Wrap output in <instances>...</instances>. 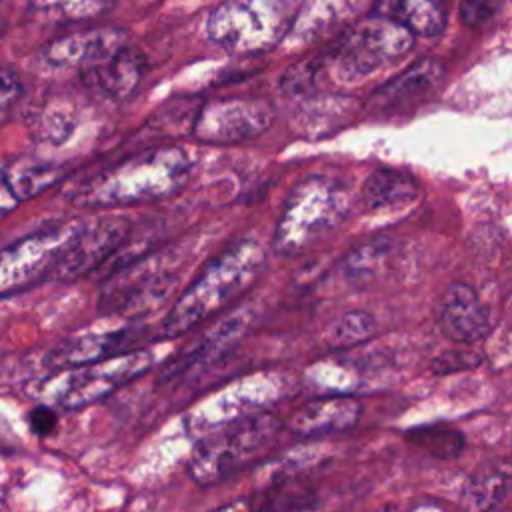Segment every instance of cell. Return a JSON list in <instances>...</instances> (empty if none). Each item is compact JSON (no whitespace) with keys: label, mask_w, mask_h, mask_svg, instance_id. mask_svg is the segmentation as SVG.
Masks as SVG:
<instances>
[{"label":"cell","mask_w":512,"mask_h":512,"mask_svg":"<svg viewBox=\"0 0 512 512\" xmlns=\"http://www.w3.org/2000/svg\"><path fill=\"white\" fill-rule=\"evenodd\" d=\"M316 68L310 62H298L296 66H292L290 70H286V74L282 76V90L286 94H300L306 88H310L312 80H314Z\"/></svg>","instance_id":"cell-29"},{"label":"cell","mask_w":512,"mask_h":512,"mask_svg":"<svg viewBox=\"0 0 512 512\" xmlns=\"http://www.w3.org/2000/svg\"><path fill=\"white\" fill-rule=\"evenodd\" d=\"M278 426V420L270 414H252L226 424L222 430L208 432L188 460L192 480L210 486L230 478L258 456Z\"/></svg>","instance_id":"cell-6"},{"label":"cell","mask_w":512,"mask_h":512,"mask_svg":"<svg viewBox=\"0 0 512 512\" xmlns=\"http://www.w3.org/2000/svg\"><path fill=\"white\" fill-rule=\"evenodd\" d=\"M126 46V32L122 28L98 26L84 28L56 38L42 48L40 60L50 68H74L84 72L108 60Z\"/></svg>","instance_id":"cell-13"},{"label":"cell","mask_w":512,"mask_h":512,"mask_svg":"<svg viewBox=\"0 0 512 512\" xmlns=\"http://www.w3.org/2000/svg\"><path fill=\"white\" fill-rule=\"evenodd\" d=\"M266 266L264 248L252 240H236L214 256L182 290L160 324L162 338L184 336L210 320L248 290Z\"/></svg>","instance_id":"cell-2"},{"label":"cell","mask_w":512,"mask_h":512,"mask_svg":"<svg viewBox=\"0 0 512 512\" xmlns=\"http://www.w3.org/2000/svg\"><path fill=\"white\" fill-rule=\"evenodd\" d=\"M246 326H248V318L242 312L232 314V316L224 318L222 322H216L204 334H200V338H196L186 348H182L180 354L174 356L164 366L162 380H170L174 376H180V374L196 368L198 364L218 358L244 334Z\"/></svg>","instance_id":"cell-17"},{"label":"cell","mask_w":512,"mask_h":512,"mask_svg":"<svg viewBox=\"0 0 512 512\" xmlns=\"http://www.w3.org/2000/svg\"><path fill=\"white\" fill-rule=\"evenodd\" d=\"M20 202H22V198L14 188L10 166H8V162H4V164H0V220L8 212H12Z\"/></svg>","instance_id":"cell-31"},{"label":"cell","mask_w":512,"mask_h":512,"mask_svg":"<svg viewBox=\"0 0 512 512\" xmlns=\"http://www.w3.org/2000/svg\"><path fill=\"white\" fill-rule=\"evenodd\" d=\"M272 118L274 108L268 100L250 96L216 98L194 112L190 134L204 144H240L266 132Z\"/></svg>","instance_id":"cell-9"},{"label":"cell","mask_w":512,"mask_h":512,"mask_svg":"<svg viewBox=\"0 0 512 512\" xmlns=\"http://www.w3.org/2000/svg\"><path fill=\"white\" fill-rule=\"evenodd\" d=\"M418 180L398 168L380 166L368 174L360 188V204L364 210L398 208L410 204L418 196Z\"/></svg>","instance_id":"cell-19"},{"label":"cell","mask_w":512,"mask_h":512,"mask_svg":"<svg viewBox=\"0 0 512 512\" xmlns=\"http://www.w3.org/2000/svg\"><path fill=\"white\" fill-rule=\"evenodd\" d=\"M362 418V402L336 394V396H322L308 400L294 408L288 416V430L296 436L314 438L350 430Z\"/></svg>","instance_id":"cell-15"},{"label":"cell","mask_w":512,"mask_h":512,"mask_svg":"<svg viewBox=\"0 0 512 512\" xmlns=\"http://www.w3.org/2000/svg\"><path fill=\"white\" fill-rule=\"evenodd\" d=\"M84 82L98 92L106 94L108 98L122 100L130 96L136 86L140 84V78L144 74V60L140 54H136L128 44L120 48L116 54H112L108 60L100 62L94 68H88L80 72Z\"/></svg>","instance_id":"cell-18"},{"label":"cell","mask_w":512,"mask_h":512,"mask_svg":"<svg viewBox=\"0 0 512 512\" xmlns=\"http://www.w3.org/2000/svg\"><path fill=\"white\" fill-rule=\"evenodd\" d=\"M28 424L36 436H50L58 426V416L50 404L40 402L28 412Z\"/></svg>","instance_id":"cell-30"},{"label":"cell","mask_w":512,"mask_h":512,"mask_svg":"<svg viewBox=\"0 0 512 512\" xmlns=\"http://www.w3.org/2000/svg\"><path fill=\"white\" fill-rule=\"evenodd\" d=\"M300 0H224L208 18L210 40L236 54H260L280 44Z\"/></svg>","instance_id":"cell-5"},{"label":"cell","mask_w":512,"mask_h":512,"mask_svg":"<svg viewBox=\"0 0 512 512\" xmlns=\"http://www.w3.org/2000/svg\"><path fill=\"white\" fill-rule=\"evenodd\" d=\"M114 0H30V12L54 24L90 22L104 16Z\"/></svg>","instance_id":"cell-22"},{"label":"cell","mask_w":512,"mask_h":512,"mask_svg":"<svg viewBox=\"0 0 512 512\" xmlns=\"http://www.w3.org/2000/svg\"><path fill=\"white\" fill-rule=\"evenodd\" d=\"M494 8V0H462L460 14L468 26H478L494 14Z\"/></svg>","instance_id":"cell-32"},{"label":"cell","mask_w":512,"mask_h":512,"mask_svg":"<svg viewBox=\"0 0 512 512\" xmlns=\"http://www.w3.org/2000/svg\"><path fill=\"white\" fill-rule=\"evenodd\" d=\"M152 362L154 358L148 350L132 348L90 364L54 370L34 386L32 394L50 406L78 410L136 380L152 368Z\"/></svg>","instance_id":"cell-4"},{"label":"cell","mask_w":512,"mask_h":512,"mask_svg":"<svg viewBox=\"0 0 512 512\" xmlns=\"http://www.w3.org/2000/svg\"><path fill=\"white\" fill-rule=\"evenodd\" d=\"M20 94H22V84L18 74L10 68H0V126L8 118Z\"/></svg>","instance_id":"cell-28"},{"label":"cell","mask_w":512,"mask_h":512,"mask_svg":"<svg viewBox=\"0 0 512 512\" xmlns=\"http://www.w3.org/2000/svg\"><path fill=\"white\" fill-rule=\"evenodd\" d=\"M510 492V474L506 468H486L468 478L462 488V504L468 510H494Z\"/></svg>","instance_id":"cell-21"},{"label":"cell","mask_w":512,"mask_h":512,"mask_svg":"<svg viewBox=\"0 0 512 512\" xmlns=\"http://www.w3.org/2000/svg\"><path fill=\"white\" fill-rule=\"evenodd\" d=\"M352 198L344 182L328 174H310L288 192L276 230L272 250L278 256H298L328 234L350 214Z\"/></svg>","instance_id":"cell-3"},{"label":"cell","mask_w":512,"mask_h":512,"mask_svg":"<svg viewBox=\"0 0 512 512\" xmlns=\"http://www.w3.org/2000/svg\"><path fill=\"white\" fill-rule=\"evenodd\" d=\"M414 34L392 16L372 14L354 24L332 52L334 76L340 82H358L408 54Z\"/></svg>","instance_id":"cell-7"},{"label":"cell","mask_w":512,"mask_h":512,"mask_svg":"<svg viewBox=\"0 0 512 512\" xmlns=\"http://www.w3.org/2000/svg\"><path fill=\"white\" fill-rule=\"evenodd\" d=\"M360 2L362 0H300L286 36L298 42H308L352 16Z\"/></svg>","instance_id":"cell-20"},{"label":"cell","mask_w":512,"mask_h":512,"mask_svg":"<svg viewBox=\"0 0 512 512\" xmlns=\"http://www.w3.org/2000/svg\"><path fill=\"white\" fill-rule=\"evenodd\" d=\"M440 332L454 344L470 346L488 336L492 318L488 306L468 284L456 282L444 290L436 306Z\"/></svg>","instance_id":"cell-14"},{"label":"cell","mask_w":512,"mask_h":512,"mask_svg":"<svg viewBox=\"0 0 512 512\" xmlns=\"http://www.w3.org/2000/svg\"><path fill=\"white\" fill-rule=\"evenodd\" d=\"M100 294V308L108 312L146 310L160 302L172 288L176 276L162 270L156 258L132 260L112 274Z\"/></svg>","instance_id":"cell-10"},{"label":"cell","mask_w":512,"mask_h":512,"mask_svg":"<svg viewBox=\"0 0 512 512\" xmlns=\"http://www.w3.org/2000/svg\"><path fill=\"white\" fill-rule=\"evenodd\" d=\"M406 440L440 460H452L460 456L466 444L464 436L456 428L446 424H428L412 428L406 432Z\"/></svg>","instance_id":"cell-24"},{"label":"cell","mask_w":512,"mask_h":512,"mask_svg":"<svg viewBox=\"0 0 512 512\" xmlns=\"http://www.w3.org/2000/svg\"><path fill=\"white\" fill-rule=\"evenodd\" d=\"M84 220L62 222L38 230L0 250V296L26 290L52 278L56 264L68 250Z\"/></svg>","instance_id":"cell-8"},{"label":"cell","mask_w":512,"mask_h":512,"mask_svg":"<svg viewBox=\"0 0 512 512\" xmlns=\"http://www.w3.org/2000/svg\"><path fill=\"white\" fill-rule=\"evenodd\" d=\"M444 64L436 58H420L398 76L376 88L366 106L372 114L394 116L430 100L444 80Z\"/></svg>","instance_id":"cell-12"},{"label":"cell","mask_w":512,"mask_h":512,"mask_svg":"<svg viewBox=\"0 0 512 512\" xmlns=\"http://www.w3.org/2000/svg\"><path fill=\"white\" fill-rule=\"evenodd\" d=\"M134 342H136L134 328L72 336L46 352L44 366L50 370H60V368L90 364V362L104 360L108 356L132 350Z\"/></svg>","instance_id":"cell-16"},{"label":"cell","mask_w":512,"mask_h":512,"mask_svg":"<svg viewBox=\"0 0 512 512\" xmlns=\"http://www.w3.org/2000/svg\"><path fill=\"white\" fill-rule=\"evenodd\" d=\"M382 256H384V244H380V242L366 244V246L358 248L354 254H350L346 274L350 278H368V274L374 272V266Z\"/></svg>","instance_id":"cell-27"},{"label":"cell","mask_w":512,"mask_h":512,"mask_svg":"<svg viewBox=\"0 0 512 512\" xmlns=\"http://www.w3.org/2000/svg\"><path fill=\"white\" fill-rule=\"evenodd\" d=\"M188 154L172 144L124 158L70 190L68 200L86 208L150 204L176 194L190 178Z\"/></svg>","instance_id":"cell-1"},{"label":"cell","mask_w":512,"mask_h":512,"mask_svg":"<svg viewBox=\"0 0 512 512\" xmlns=\"http://www.w3.org/2000/svg\"><path fill=\"white\" fill-rule=\"evenodd\" d=\"M376 332V320L366 310L344 312L330 328L326 342L330 350H346L372 338Z\"/></svg>","instance_id":"cell-25"},{"label":"cell","mask_w":512,"mask_h":512,"mask_svg":"<svg viewBox=\"0 0 512 512\" xmlns=\"http://www.w3.org/2000/svg\"><path fill=\"white\" fill-rule=\"evenodd\" d=\"M398 20L424 38L440 36L448 22V0H400Z\"/></svg>","instance_id":"cell-23"},{"label":"cell","mask_w":512,"mask_h":512,"mask_svg":"<svg viewBox=\"0 0 512 512\" xmlns=\"http://www.w3.org/2000/svg\"><path fill=\"white\" fill-rule=\"evenodd\" d=\"M482 354L478 350L472 348H456V350H446L442 354H438L432 360L430 370L434 374H452V372H460V370H472L478 368L482 364Z\"/></svg>","instance_id":"cell-26"},{"label":"cell","mask_w":512,"mask_h":512,"mask_svg":"<svg viewBox=\"0 0 512 512\" xmlns=\"http://www.w3.org/2000/svg\"><path fill=\"white\" fill-rule=\"evenodd\" d=\"M128 236L130 222L122 216H102L92 222L84 220L80 232L56 264L52 278L70 282L96 272Z\"/></svg>","instance_id":"cell-11"}]
</instances>
